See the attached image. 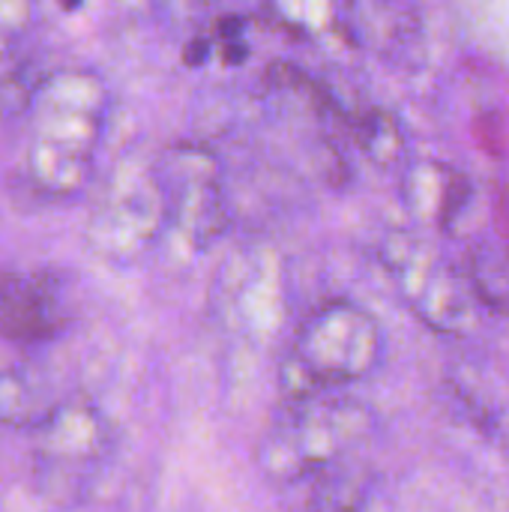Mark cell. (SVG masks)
I'll return each instance as SVG.
<instances>
[{
	"instance_id": "6da1fadb",
	"label": "cell",
	"mask_w": 509,
	"mask_h": 512,
	"mask_svg": "<svg viewBox=\"0 0 509 512\" xmlns=\"http://www.w3.org/2000/svg\"><path fill=\"white\" fill-rule=\"evenodd\" d=\"M108 84L93 69H57L36 81L27 108V174L45 195H75L93 174Z\"/></svg>"
},
{
	"instance_id": "7a4b0ae2",
	"label": "cell",
	"mask_w": 509,
	"mask_h": 512,
	"mask_svg": "<svg viewBox=\"0 0 509 512\" xmlns=\"http://www.w3.org/2000/svg\"><path fill=\"white\" fill-rule=\"evenodd\" d=\"M378 432L369 405L339 393H321L285 402L279 417L264 429L255 462L276 486H297L312 474L348 459H360Z\"/></svg>"
},
{
	"instance_id": "3957f363",
	"label": "cell",
	"mask_w": 509,
	"mask_h": 512,
	"mask_svg": "<svg viewBox=\"0 0 509 512\" xmlns=\"http://www.w3.org/2000/svg\"><path fill=\"white\" fill-rule=\"evenodd\" d=\"M381 357L384 336L378 321L357 303L330 300L297 327L279 369L282 393L288 402L336 393L372 375Z\"/></svg>"
},
{
	"instance_id": "277c9868",
	"label": "cell",
	"mask_w": 509,
	"mask_h": 512,
	"mask_svg": "<svg viewBox=\"0 0 509 512\" xmlns=\"http://www.w3.org/2000/svg\"><path fill=\"white\" fill-rule=\"evenodd\" d=\"M165 228L168 204L156 159L126 153L114 162L93 201L84 228L90 252L111 264H129L141 258Z\"/></svg>"
},
{
	"instance_id": "5b68a950",
	"label": "cell",
	"mask_w": 509,
	"mask_h": 512,
	"mask_svg": "<svg viewBox=\"0 0 509 512\" xmlns=\"http://www.w3.org/2000/svg\"><path fill=\"white\" fill-rule=\"evenodd\" d=\"M111 453V426L87 399H66L36 432L33 483L54 507H75Z\"/></svg>"
},
{
	"instance_id": "8992f818",
	"label": "cell",
	"mask_w": 509,
	"mask_h": 512,
	"mask_svg": "<svg viewBox=\"0 0 509 512\" xmlns=\"http://www.w3.org/2000/svg\"><path fill=\"white\" fill-rule=\"evenodd\" d=\"M381 258L408 306L432 330L462 336L477 327L483 303L465 267L441 258L426 240L408 231L390 234Z\"/></svg>"
},
{
	"instance_id": "52a82bcc",
	"label": "cell",
	"mask_w": 509,
	"mask_h": 512,
	"mask_svg": "<svg viewBox=\"0 0 509 512\" xmlns=\"http://www.w3.org/2000/svg\"><path fill=\"white\" fill-rule=\"evenodd\" d=\"M156 171L165 189L168 228L195 249L219 240L231 222V210L216 153L204 144H171L156 156Z\"/></svg>"
},
{
	"instance_id": "ba28073f",
	"label": "cell",
	"mask_w": 509,
	"mask_h": 512,
	"mask_svg": "<svg viewBox=\"0 0 509 512\" xmlns=\"http://www.w3.org/2000/svg\"><path fill=\"white\" fill-rule=\"evenodd\" d=\"M66 324L63 279L48 267L0 273V339L51 342Z\"/></svg>"
},
{
	"instance_id": "9c48e42d",
	"label": "cell",
	"mask_w": 509,
	"mask_h": 512,
	"mask_svg": "<svg viewBox=\"0 0 509 512\" xmlns=\"http://www.w3.org/2000/svg\"><path fill=\"white\" fill-rule=\"evenodd\" d=\"M336 27L363 51L387 60L408 63L423 45L420 9L399 0H357L336 9Z\"/></svg>"
},
{
	"instance_id": "30bf717a",
	"label": "cell",
	"mask_w": 509,
	"mask_h": 512,
	"mask_svg": "<svg viewBox=\"0 0 509 512\" xmlns=\"http://www.w3.org/2000/svg\"><path fill=\"white\" fill-rule=\"evenodd\" d=\"M372 468L366 459H348L291 486L294 512H363L372 495Z\"/></svg>"
},
{
	"instance_id": "8fae6325",
	"label": "cell",
	"mask_w": 509,
	"mask_h": 512,
	"mask_svg": "<svg viewBox=\"0 0 509 512\" xmlns=\"http://www.w3.org/2000/svg\"><path fill=\"white\" fill-rule=\"evenodd\" d=\"M402 198L414 216L423 222L447 225L468 198V180L450 165L441 162H417L405 168Z\"/></svg>"
},
{
	"instance_id": "7c38bea8",
	"label": "cell",
	"mask_w": 509,
	"mask_h": 512,
	"mask_svg": "<svg viewBox=\"0 0 509 512\" xmlns=\"http://www.w3.org/2000/svg\"><path fill=\"white\" fill-rule=\"evenodd\" d=\"M51 381L30 366L0 369V426L39 432L57 411Z\"/></svg>"
},
{
	"instance_id": "4fadbf2b",
	"label": "cell",
	"mask_w": 509,
	"mask_h": 512,
	"mask_svg": "<svg viewBox=\"0 0 509 512\" xmlns=\"http://www.w3.org/2000/svg\"><path fill=\"white\" fill-rule=\"evenodd\" d=\"M357 144L363 156L378 168H396L405 162V135L387 111H369L360 117Z\"/></svg>"
},
{
	"instance_id": "5bb4252c",
	"label": "cell",
	"mask_w": 509,
	"mask_h": 512,
	"mask_svg": "<svg viewBox=\"0 0 509 512\" xmlns=\"http://www.w3.org/2000/svg\"><path fill=\"white\" fill-rule=\"evenodd\" d=\"M33 18L30 3H15V0H0V63L9 60L21 36L27 33Z\"/></svg>"
}]
</instances>
